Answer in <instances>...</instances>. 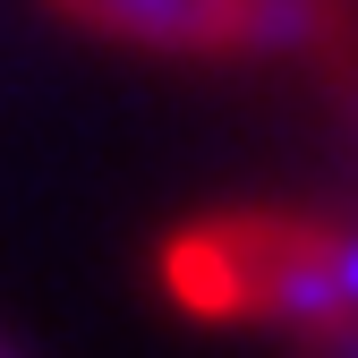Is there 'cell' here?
I'll return each instance as SVG.
<instances>
[{
  "instance_id": "6da1fadb",
  "label": "cell",
  "mask_w": 358,
  "mask_h": 358,
  "mask_svg": "<svg viewBox=\"0 0 358 358\" xmlns=\"http://www.w3.org/2000/svg\"><path fill=\"white\" fill-rule=\"evenodd\" d=\"M94 43L154 60H316L358 43V0H43Z\"/></svg>"
}]
</instances>
